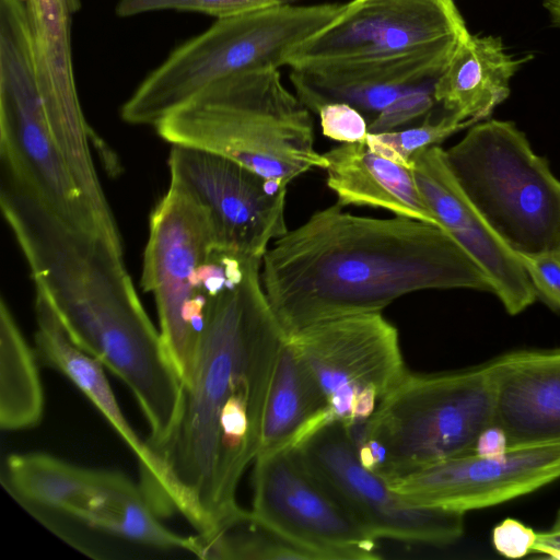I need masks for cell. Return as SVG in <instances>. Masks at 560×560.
I'll return each mask as SVG.
<instances>
[{
	"label": "cell",
	"instance_id": "obj_28",
	"mask_svg": "<svg viewBox=\"0 0 560 560\" xmlns=\"http://www.w3.org/2000/svg\"><path fill=\"white\" fill-rule=\"evenodd\" d=\"M433 85L434 83L428 84L397 97L369 122V132L393 131L429 114L436 103L433 97Z\"/></svg>",
	"mask_w": 560,
	"mask_h": 560
},
{
	"label": "cell",
	"instance_id": "obj_9",
	"mask_svg": "<svg viewBox=\"0 0 560 560\" xmlns=\"http://www.w3.org/2000/svg\"><path fill=\"white\" fill-rule=\"evenodd\" d=\"M288 338L323 390L329 422L366 421L408 372L398 330L381 312L324 320Z\"/></svg>",
	"mask_w": 560,
	"mask_h": 560
},
{
	"label": "cell",
	"instance_id": "obj_7",
	"mask_svg": "<svg viewBox=\"0 0 560 560\" xmlns=\"http://www.w3.org/2000/svg\"><path fill=\"white\" fill-rule=\"evenodd\" d=\"M0 160L72 226L124 254L121 236L103 223L51 135L39 90L26 0H0Z\"/></svg>",
	"mask_w": 560,
	"mask_h": 560
},
{
	"label": "cell",
	"instance_id": "obj_27",
	"mask_svg": "<svg viewBox=\"0 0 560 560\" xmlns=\"http://www.w3.org/2000/svg\"><path fill=\"white\" fill-rule=\"evenodd\" d=\"M299 1L301 0H120L116 5V13L120 18H127L153 11L175 10L203 13L219 20Z\"/></svg>",
	"mask_w": 560,
	"mask_h": 560
},
{
	"label": "cell",
	"instance_id": "obj_23",
	"mask_svg": "<svg viewBox=\"0 0 560 560\" xmlns=\"http://www.w3.org/2000/svg\"><path fill=\"white\" fill-rule=\"evenodd\" d=\"M328 422L323 390L287 336L266 400L257 456L294 447Z\"/></svg>",
	"mask_w": 560,
	"mask_h": 560
},
{
	"label": "cell",
	"instance_id": "obj_19",
	"mask_svg": "<svg viewBox=\"0 0 560 560\" xmlns=\"http://www.w3.org/2000/svg\"><path fill=\"white\" fill-rule=\"evenodd\" d=\"M487 364L493 424L509 450L560 443V349L513 351Z\"/></svg>",
	"mask_w": 560,
	"mask_h": 560
},
{
	"label": "cell",
	"instance_id": "obj_30",
	"mask_svg": "<svg viewBox=\"0 0 560 560\" xmlns=\"http://www.w3.org/2000/svg\"><path fill=\"white\" fill-rule=\"evenodd\" d=\"M527 276L549 307L560 312V255L520 256Z\"/></svg>",
	"mask_w": 560,
	"mask_h": 560
},
{
	"label": "cell",
	"instance_id": "obj_10",
	"mask_svg": "<svg viewBox=\"0 0 560 560\" xmlns=\"http://www.w3.org/2000/svg\"><path fill=\"white\" fill-rule=\"evenodd\" d=\"M253 515L314 560L380 558L373 536L308 470L295 447L258 455Z\"/></svg>",
	"mask_w": 560,
	"mask_h": 560
},
{
	"label": "cell",
	"instance_id": "obj_31",
	"mask_svg": "<svg viewBox=\"0 0 560 560\" xmlns=\"http://www.w3.org/2000/svg\"><path fill=\"white\" fill-rule=\"evenodd\" d=\"M537 534L533 528L514 518H505L492 532L494 549L510 559H517L533 552Z\"/></svg>",
	"mask_w": 560,
	"mask_h": 560
},
{
	"label": "cell",
	"instance_id": "obj_16",
	"mask_svg": "<svg viewBox=\"0 0 560 560\" xmlns=\"http://www.w3.org/2000/svg\"><path fill=\"white\" fill-rule=\"evenodd\" d=\"M37 81L54 140L80 189L105 217L110 212L90 149L73 74L72 15L80 0H26Z\"/></svg>",
	"mask_w": 560,
	"mask_h": 560
},
{
	"label": "cell",
	"instance_id": "obj_32",
	"mask_svg": "<svg viewBox=\"0 0 560 560\" xmlns=\"http://www.w3.org/2000/svg\"><path fill=\"white\" fill-rule=\"evenodd\" d=\"M508 451L505 432L499 425L492 424L478 436L474 453L483 457L501 458L506 455Z\"/></svg>",
	"mask_w": 560,
	"mask_h": 560
},
{
	"label": "cell",
	"instance_id": "obj_35",
	"mask_svg": "<svg viewBox=\"0 0 560 560\" xmlns=\"http://www.w3.org/2000/svg\"><path fill=\"white\" fill-rule=\"evenodd\" d=\"M549 533L560 534V511L558 512L555 523H553L551 529L549 530Z\"/></svg>",
	"mask_w": 560,
	"mask_h": 560
},
{
	"label": "cell",
	"instance_id": "obj_15",
	"mask_svg": "<svg viewBox=\"0 0 560 560\" xmlns=\"http://www.w3.org/2000/svg\"><path fill=\"white\" fill-rule=\"evenodd\" d=\"M559 478L560 443H556L509 450L501 458L466 454L388 483L412 505L465 514L530 493Z\"/></svg>",
	"mask_w": 560,
	"mask_h": 560
},
{
	"label": "cell",
	"instance_id": "obj_26",
	"mask_svg": "<svg viewBox=\"0 0 560 560\" xmlns=\"http://www.w3.org/2000/svg\"><path fill=\"white\" fill-rule=\"evenodd\" d=\"M476 122L474 119L460 121L447 113L439 119H432L430 112L417 127L380 133L369 132L365 142L373 152L411 168L412 158L418 151L438 145L450 136Z\"/></svg>",
	"mask_w": 560,
	"mask_h": 560
},
{
	"label": "cell",
	"instance_id": "obj_20",
	"mask_svg": "<svg viewBox=\"0 0 560 560\" xmlns=\"http://www.w3.org/2000/svg\"><path fill=\"white\" fill-rule=\"evenodd\" d=\"M35 293L37 358L67 376L107 419L138 458L141 489L154 506L159 505L166 485L162 463L125 418L104 374V365L72 341L46 293L38 287Z\"/></svg>",
	"mask_w": 560,
	"mask_h": 560
},
{
	"label": "cell",
	"instance_id": "obj_4",
	"mask_svg": "<svg viewBox=\"0 0 560 560\" xmlns=\"http://www.w3.org/2000/svg\"><path fill=\"white\" fill-rule=\"evenodd\" d=\"M494 422L488 364L444 373L407 372L364 422L347 427L360 463L390 482L471 454Z\"/></svg>",
	"mask_w": 560,
	"mask_h": 560
},
{
	"label": "cell",
	"instance_id": "obj_3",
	"mask_svg": "<svg viewBox=\"0 0 560 560\" xmlns=\"http://www.w3.org/2000/svg\"><path fill=\"white\" fill-rule=\"evenodd\" d=\"M154 127L171 144L221 154L285 185L327 167L314 147L311 112L282 84L278 69L222 79Z\"/></svg>",
	"mask_w": 560,
	"mask_h": 560
},
{
	"label": "cell",
	"instance_id": "obj_17",
	"mask_svg": "<svg viewBox=\"0 0 560 560\" xmlns=\"http://www.w3.org/2000/svg\"><path fill=\"white\" fill-rule=\"evenodd\" d=\"M411 171L423 201L436 220L477 262L506 313L517 315L536 300L524 265L493 232L460 189L439 144L418 151Z\"/></svg>",
	"mask_w": 560,
	"mask_h": 560
},
{
	"label": "cell",
	"instance_id": "obj_1",
	"mask_svg": "<svg viewBox=\"0 0 560 560\" xmlns=\"http://www.w3.org/2000/svg\"><path fill=\"white\" fill-rule=\"evenodd\" d=\"M261 258L209 298L180 410L154 451L166 477L170 515L182 513L199 536L240 517L236 489L257 457L266 400L287 338L266 296Z\"/></svg>",
	"mask_w": 560,
	"mask_h": 560
},
{
	"label": "cell",
	"instance_id": "obj_21",
	"mask_svg": "<svg viewBox=\"0 0 560 560\" xmlns=\"http://www.w3.org/2000/svg\"><path fill=\"white\" fill-rule=\"evenodd\" d=\"M323 155L327 161L326 183L339 206L380 208L438 225L411 168L373 152L365 140L342 143Z\"/></svg>",
	"mask_w": 560,
	"mask_h": 560
},
{
	"label": "cell",
	"instance_id": "obj_24",
	"mask_svg": "<svg viewBox=\"0 0 560 560\" xmlns=\"http://www.w3.org/2000/svg\"><path fill=\"white\" fill-rule=\"evenodd\" d=\"M36 352L26 342L4 299L0 302V427L23 430L37 425L44 390Z\"/></svg>",
	"mask_w": 560,
	"mask_h": 560
},
{
	"label": "cell",
	"instance_id": "obj_25",
	"mask_svg": "<svg viewBox=\"0 0 560 560\" xmlns=\"http://www.w3.org/2000/svg\"><path fill=\"white\" fill-rule=\"evenodd\" d=\"M195 556L201 559L314 560L248 511L208 537L195 535Z\"/></svg>",
	"mask_w": 560,
	"mask_h": 560
},
{
	"label": "cell",
	"instance_id": "obj_13",
	"mask_svg": "<svg viewBox=\"0 0 560 560\" xmlns=\"http://www.w3.org/2000/svg\"><path fill=\"white\" fill-rule=\"evenodd\" d=\"M171 183L207 213L215 249L262 258L284 235L287 186L214 152L172 144Z\"/></svg>",
	"mask_w": 560,
	"mask_h": 560
},
{
	"label": "cell",
	"instance_id": "obj_8",
	"mask_svg": "<svg viewBox=\"0 0 560 560\" xmlns=\"http://www.w3.org/2000/svg\"><path fill=\"white\" fill-rule=\"evenodd\" d=\"M215 248L206 211L170 185L151 214L141 284L154 295L160 334L183 384L191 371L209 300L197 291L196 273Z\"/></svg>",
	"mask_w": 560,
	"mask_h": 560
},
{
	"label": "cell",
	"instance_id": "obj_2",
	"mask_svg": "<svg viewBox=\"0 0 560 560\" xmlns=\"http://www.w3.org/2000/svg\"><path fill=\"white\" fill-rule=\"evenodd\" d=\"M261 283L287 336L334 318L377 313L421 290L493 294L482 269L442 228L396 215L312 214L268 247Z\"/></svg>",
	"mask_w": 560,
	"mask_h": 560
},
{
	"label": "cell",
	"instance_id": "obj_12",
	"mask_svg": "<svg viewBox=\"0 0 560 560\" xmlns=\"http://www.w3.org/2000/svg\"><path fill=\"white\" fill-rule=\"evenodd\" d=\"M308 470L377 539L446 546L464 533V513L412 505L359 460L348 428L323 424L294 446Z\"/></svg>",
	"mask_w": 560,
	"mask_h": 560
},
{
	"label": "cell",
	"instance_id": "obj_22",
	"mask_svg": "<svg viewBox=\"0 0 560 560\" xmlns=\"http://www.w3.org/2000/svg\"><path fill=\"white\" fill-rule=\"evenodd\" d=\"M526 61L509 55L499 37L469 34L435 80L433 97L458 120L478 122L509 96L510 80Z\"/></svg>",
	"mask_w": 560,
	"mask_h": 560
},
{
	"label": "cell",
	"instance_id": "obj_18",
	"mask_svg": "<svg viewBox=\"0 0 560 560\" xmlns=\"http://www.w3.org/2000/svg\"><path fill=\"white\" fill-rule=\"evenodd\" d=\"M455 50L331 62L291 69L290 81L304 107L317 114L330 103H346L370 122L400 95L433 84Z\"/></svg>",
	"mask_w": 560,
	"mask_h": 560
},
{
	"label": "cell",
	"instance_id": "obj_5",
	"mask_svg": "<svg viewBox=\"0 0 560 560\" xmlns=\"http://www.w3.org/2000/svg\"><path fill=\"white\" fill-rule=\"evenodd\" d=\"M345 3L288 4L219 19L154 69L121 107L132 125L155 126L228 77L285 66L290 52L329 24Z\"/></svg>",
	"mask_w": 560,
	"mask_h": 560
},
{
	"label": "cell",
	"instance_id": "obj_29",
	"mask_svg": "<svg viewBox=\"0 0 560 560\" xmlns=\"http://www.w3.org/2000/svg\"><path fill=\"white\" fill-rule=\"evenodd\" d=\"M317 115L325 137L342 143L364 141L369 130L366 118L346 103H330L322 106Z\"/></svg>",
	"mask_w": 560,
	"mask_h": 560
},
{
	"label": "cell",
	"instance_id": "obj_11",
	"mask_svg": "<svg viewBox=\"0 0 560 560\" xmlns=\"http://www.w3.org/2000/svg\"><path fill=\"white\" fill-rule=\"evenodd\" d=\"M470 33L452 0H351L287 58L291 69L455 50Z\"/></svg>",
	"mask_w": 560,
	"mask_h": 560
},
{
	"label": "cell",
	"instance_id": "obj_6",
	"mask_svg": "<svg viewBox=\"0 0 560 560\" xmlns=\"http://www.w3.org/2000/svg\"><path fill=\"white\" fill-rule=\"evenodd\" d=\"M445 156L468 200L515 254L560 255V180L512 121L476 122Z\"/></svg>",
	"mask_w": 560,
	"mask_h": 560
},
{
	"label": "cell",
	"instance_id": "obj_14",
	"mask_svg": "<svg viewBox=\"0 0 560 560\" xmlns=\"http://www.w3.org/2000/svg\"><path fill=\"white\" fill-rule=\"evenodd\" d=\"M36 520L93 558L91 535L162 550H196L194 536L184 537L165 527L140 485L116 471L67 463Z\"/></svg>",
	"mask_w": 560,
	"mask_h": 560
},
{
	"label": "cell",
	"instance_id": "obj_34",
	"mask_svg": "<svg viewBox=\"0 0 560 560\" xmlns=\"http://www.w3.org/2000/svg\"><path fill=\"white\" fill-rule=\"evenodd\" d=\"M542 3L550 13L552 21L560 26V0H542Z\"/></svg>",
	"mask_w": 560,
	"mask_h": 560
},
{
	"label": "cell",
	"instance_id": "obj_33",
	"mask_svg": "<svg viewBox=\"0 0 560 560\" xmlns=\"http://www.w3.org/2000/svg\"><path fill=\"white\" fill-rule=\"evenodd\" d=\"M533 552L552 559H560V534L538 533Z\"/></svg>",
	"mask_w": 560,
	"mask_h": 560
}]
</instances>
